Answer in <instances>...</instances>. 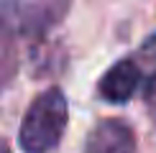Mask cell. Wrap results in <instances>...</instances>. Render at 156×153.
Returning a JSON list of instances; mask_svg holds the SVG:
<instances>
[{
	"instance_id": "6da1fadb",
	"label": "cell",
	"mask_w": 156,
	"mask_h": 153,
	"mask_svg": "<svg viewBox=\"0 0 156 153\" xmlns=\"http://www.w3.org/2000/svg\"><path fill=\"white\" fill-rule=\"evenodd\" d=\"M67 97L59 87H51L46 92L36 94L23 115V123L18 127V143L23 153H49L62 143L67 130Z\"/></svg>"
},
{
	"instance_id": "7a4b0ae2",
	"label": "cell",
	"mask_w": 156,
	"mask_h": 153,
	"mask_svg": "<svg viewBox=\"0 0 156 153\" xmlns=\"http://www.w3.org/2000/svg\"><path fill=\"white\" fill-rule=\"evenodd\" d=\"M84 153H136V135L126 120L105 117L90 130Z\"/></svg>"
},
{
	"instance_id": "3957f363",
	"label": "cell",
	"mask_w": 156,
	"mask_h": 153,
	"mask_svg": "<svg viewBox=\"0 0 156 153\" xmlns=\"http://www.w3.org/2000/svg\"><path fill=\"white\" fill-rule=\"evenodd\" d=\"M141 66L136 59H118L105 74L100 76V97L113 105H123L136 94V89L141 84Z\"/></svg>"
},
{
	"instance_id": "277c9868",
	"label": "cell",
	"mask_w": 156,
	"mask_h": 153,
	"mask_svg": "<svg viewBox=\"0 0 156 153\" xmlns=\"http://www.w3.org/2000/svg\"><path fill=\"white\" fill-rule=\"evenodd\" d=\"M146 100L151 102V105H156V74L151 76V82H148V87H146Z\"/></svg>"
},
{
	"instance_id": "5b68a950",
	"label": "cell",
	"mask_w": 156,
	"mask_h": 153,
	"mask_svg": "<svg viewBox=\"0 0 156 153\" xmlns=\"http://www.w3.org/2000/svg\"><path fill=\"white\" fill-rule=\"evenodd\" d=\"M0 153H10V145H8V143H5V140H3V138H0Z\"/></svg>"
}]
</instances>
